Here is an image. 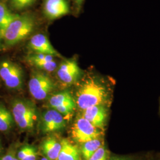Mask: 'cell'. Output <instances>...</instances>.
I'll return each mask as SVG.
<instances>
[{"label": "cell", "mask_w": 160, "mask_h": 160, "mask_svg": "<svg viewBox=\"0 0 160 160\" xmlns=\"http://www.w3.org/2000/svg\"><path fill=\"white\" fill-rule=\"evenodd\" d=\"M109 88L96 77H88L80 84L75 94V103L81 110L96 105L107 106Z\"/></svg>", "instance_id": "1"}, {"label": "cell", "mask_w": 160, "mask_h": 160, "mask_svg": "<svg viewBox=\"0 0 160 160\" xmlns=\"http://www.w3.org/2000/svg\"><path fill=\"white\" fill-rule=\"evenodd\" d=\"M35 26V20L29 14L18 15L2 33L6 45L12 46L26 38Z\"/></svg>", "instance_id": "2"}, {"label": "cell", "mask_w": 160, "mask_h": 160, "mask_svg": "<svg viewBox=\"0 0 160 160\" xmlns=\"http://www.w3.org/2000/svg\"><path fill=\"white\" fill-rule=\"evenodd\" d=\"M12 114L18 127L31 131L38 121V113L33 103L24 99H16L12 104Z\"/></svg>", "instance_id": "3"}, {"label": "cell", "mask_w": 160, "mask_h": 160, "mask_svg": "<svg viewBox=\"0 0 160 160\" xmlns=\"http://www.w3.org/2000/svg\"><path fill=\"white\" fill-rule=\"evenodd\" d=\"M71 137L75 142L81 143L103 137V130L94 126L82 116L77 118L71 128Z\"/></svg>", "instance_id": "4"}, {"label": "cell", "mask_w": 160, "mask_h": 160, "mask_svg": "<svg viewBox=\"0 0 160 160\" xmlns=\"http://www.w3.org/2000/svg\"><path fill=\"white\" fill-rule=\"evenodd\" d=\"M29 92L35 99H46L55 89V84L51 78L45 73L34 72L29 81Z\"/></svg>", "instance_id": "5"}, {"label": "cell", "mask_w": 160, "mask_h": 160, "mask_svg": "<svg viewBox=\"0 0 160 160\" xmlns=\"http://www.w3.org/2000/svg\"><path fill=\"white\" fill-rule=\"evenodd\" d=\"M0 77L6 86L11 89H20L23 84L22 69L10 61H4L0 64Z\"/></svg>", "instance_id": "6"}, {"label": "cell", "mask_w": 160, "mask_h": 160, "mask_svg": "<svg viewBox=\"0 0 160 160\" xmlns=\"http://www.w3.org/2000/svg\"><path fill=\"white\" fill-rule=\"evenodd\" d=\"M49 107L57 110L63 117L71 116L77 107L75 100L69 92H59L53 94L48 101Z\"/></svg>", "instance_id": "7"}, {"label": "cell", "mask_w": 160, "mask_h": 160, "mask_svg": "<svg viewBox=\"0 0 160 160\" xmlns=\"http://www.w3.org/2000/svg\"><path fill=\"white\" fill-rule=\"evenodd\" d=\"M66 127V121L60 113L54 109L45 112L40 119L39 129L43 133L61 131Z\"/></svg>", "instance_id": "8"}, {"label": "cell", "mask_w": 160, "mask_h": 160, "mask_svg": "<svg viewBox=\"0 0 160 160\" xmlns=\"http://www.w3.org/2000/svg\"><path fill=\"white\" fill-rule=\"evenodd\" d=\"M58 77L66 84H74L80 79L81 71L74 59L64 60L57 68Z\"/></svg>", "instance_id": "9"}, {"label": "cell", "mask_w": 160, "mask_h": 160, "mask_svg": "<svg viewBox=\"0 0 160 160\" xmlns=\"http://www.w3.org/2000/svg\"><path fill=\"white\" fill-rule=\"evenodd\" d=\"M108 109L105 105H96L82 110V116L94 126L103 130L108 119Z\"/></svg>", "instance_id": "10"}, {"label": "cell", "mask_w": 160, "mask_h": 160, "mask_svg": "<svg viewBox=\"0 0 160 160\" xmlns=\"http://www.w3.org/2000/svg\"><path fill=\"white\" fill-rule=\"evenodd\" d=\"M43 11L46 18L55 20L68 14L70 9L67 0H45Z\"/></svg>", "instance_id": "11"}, {"label": "cell", "mask_w": 160, "mask_h": 160, "mask_svg": "<svg viewBox=\"0 0 160 160\" xmlns=\"http://www.w3.org/2000/svg\"><path fill=\"white\" fill-rule=\"evenodd\" d=\"M28 46L35 53L49 55L53 57H61L45 34L38 33L34 35L29 41Z\"/></svg>", "instance_id": "12"}, {"label": "cell", "mask_w": 160, "mask_h": 160, "mask_svg": "<svg viewBox=\"0 0 160 160\" xmlns=\"http://www.w3.org/2000/svg\"><path fill=\"white\" fill-rule=\"evenodd\" d=\"M26 61L30 65L44 71L51 72L58 68L57 62L51 55L34 53L26 58Z\"/></svg>", "instance_id": "13"}, {"label": "cell", "mask_w": 160, "mask_h": 160, "mask_svg": "<svg viewBox=\"0 0 160 160\" xmlns=\"http://www.w3.org/2000/svg\"><path fill=\"white\" fill-rule=\"evenodd\" d=\"M61 147V141L55 138H48L41 144V151L48 160H57Z\"/></svg>", "instance_id": "14"}, {"label": "cell", "mask_w": 160, "mask_h": 160, "mask_svg": "<svg viewBox=\"0 0 160 160\" xmlns=\"http://www.w3.org/2000/svg\"><path fill=\"white\" fill-rule=\"evenodd\" d=\"M62 147L57 160H81L80 150L67 139L61 141Z\"/></svg>", "instance_id": "15"}, {"label": "cell", "mask_w": 160, "mask_h": 160, "mask_svg": "<svg viewBox=\"0 0 160 160\" xmlns=\"http://www.w3.org/2000/svg\"><path fill=\"white\" fill-rule=\"evenodd\" d=\"M103 144L102 138L92 139L81 143L80 148V153L84 160H88L98 149Z\"/></svg>", "instance_id": "16"}, {"label": "cell", "mask_w": 160, "mask_h": 160, "mask_svg": "<svg viewBox=\"0 0 160 160\" xmlns=\"http://www.w3.org/2000/svg\"><path fill=\"white\" fill-rule=\"evenodd\" d=\"M18 16V14L12 13L4 2H0V32L1 35L8 26Z\"/></svg>", "instance_id": "17"}, {"label": "cell", "mask_w": 160, "mask_h": 160, "mask_svg": "<svg viewBox=\"0 0 160 160\" xmlns=\"http://www.w3.org/2000/svg\"><path fill=\"white\" fill-rule=\"evenodd\" d=\"M14 120L12 113L6 106L0 103V131H10L13 126Z\"/></svg>", "instance_id": "18"}, {"label": "cell", "mask_w": 160, "mask_h": 160, "mask_svg": "<svg viewBox=\"0 0 160 160\" xmlns=\"http://www.w3.org/2000/svg\"><path fill=\"white\" fill-rule=\"evenodd\" d=\"M19 160H36L38 157L37 148L30 144H26L21 147L17 153Z\"/></svg>", "instance_id": "19"}, {"label": "cell", "mask_w": 160, "mask_h": 160, "mask_svg": "<svg viewBox=\"0 0 160 160\" xmlns=\"http://www.w3.org/2000/svg\"><path fill=\"white\" fill-rule=\"evenodd\" d=\"M109 157V151L103 145L92 155L88 160H108Z\"/></svg>", "instance_id": "20"}, {"label": "cell", "mask_w": 160, "mask_h": 160, "mask_svg": "<svg viewBox=\"0 0 160 160\" xmlns=\"http://www.w3.org/2000/svg\"><path fill=\"white\" fill-rule=\"evenodd\" d=\"M36 0H11L12 7L17 10L27 8L34 4Z\"/></svg>", "instance_id": "21"}, {"label": "cell", "mask_w": 160, "mask_h": 160, "mask_svg": "<svg viewBox=\"0 0 160 160\" xmlns=\"http://www.w3.org/2000/svg\"><path fill=\"white\" fill-rule=\"evenodd\" d=\"M0 160H19L17 157L16 149L13 148L10 149L6 154L0 157Z\"/></svg>", "instance_id": "22"}, {"label": "cell", "mask_w": 160, "mask_h": 160, "mask_svg": "<svg viewBox=\"0 0 160 160\" xmlns=\"http://www.w3.org/2000/svg\"><path fill=\"white\" fill-rule=\"evenodd\" d=\"M108 160H135L130 156L125 155H112L109 157Z\"/></svg>", "instance_id": "23"}, {"label": "cell", "mask_w": 160, "mask_h": 160, "mask_svg": "<svg viewBox=\"0 0 160 160\" xmlns=\"http://www.w3.org/2000/svg\"><path fill=\"white\" fill-rule=\"evenodd\" d=\"M83 1L84 0H75V2H76V4H77V5L78 7H80L81 6V5L82 3V2H83Z\"/></svg>", "instance_id": "24"}, {"label": "cell", "mask_w": 160, "mask_h": 160, "mask_svg": "<svg viewBox=\"0 0 160 160\" xmlns=\"http://www.w3.org/2000/svg\"><path fill=\"white\" fill-rule=\"evenodd\" d=\"M2 149V144H1V139H0V152L1 151Z\"/></svg>", "instance_id": "25"}, {"label": "cell", "mask_w": 160, "mask_h": 160, "mask_svg": "<svg viewBox=\"0 0 160 160\" xmlns=\"http://www.w3.org/2000/svg\"><path fill=\"white\" fill-rule=\"evenodd\" d=\"M2 38V35H1V33L0 32V49H1V39Z\"/></svg>", "instance_id": "26"}, {"label": "cell", "mask_w": 160, "mask_h": 160, "mask_svg": "<svg viewBox=\"0 0 160 160\" xmlns=\"http://www.w3.org/2000/svg\"><path fill=\"white\" fill-rule=\"evenodd\" d=\"M48 160L47 158H46V157H44V158H42L41 160Z\"/></svg>", "instance_id": "27"}, {"label": "cell", "mask_w": 160, "mask_h": 160, "mask_svg": "<svg viewBox=\"0 0 160 160\" xmlns=\"http://www.w3.org/2000/svg\"><path fill=\"white\" fill-rule=\"evenodd\" d=\"M1 1H2V0H0V2H1Z\"/></svg>", "instance_id": "28"}]
</instances>
